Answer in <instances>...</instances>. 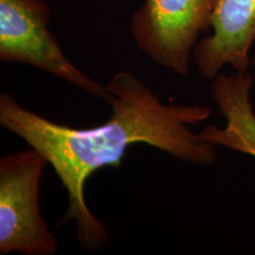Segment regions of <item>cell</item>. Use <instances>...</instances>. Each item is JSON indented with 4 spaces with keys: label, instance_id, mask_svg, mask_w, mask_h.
I'll return each instance as SVG.
<instances>
[{
    "label": "cell",
    "instance_id": "obj_4",
    "mask_svg": "<svg viewBox=\"0 0 255 255\" xmlns=\"http://www.w3.org/2000/svg\"><path fill=\"white\" fill-rule=\"evenodd\" d=\"M216 4L218 0H145L130 24L136 45L154 63L184 77L199 34L210 28Z\"/></svg>",
    "mask_w": 255,
    "mask_h": 255
},
{
    "label": "cell",
    "instance_id": "obj_5",
    "mask_svg": "<svg viewBox=\"0 0 255 255\" xmlns=\"http://www.w3.org/2000/svg\"><path fill=\"white\" fill-rule=\"evenodd\" d=\"M210 28L213 33L193 51L201 75L213 81L226 65L237 73L247 72L248 53L255 40V0H218Z\"/></svg>",
    "mask_w": 255,
    "mask_h": 255
},
{
    "label": "cell",
    "instance_id": "obj_6",
    "mask_svg": "<svg viewBox=\"0 0 255 255\" xmlns=\"http://www.w3.org/2000/svg\"><path fill=\"white\" fill-rule=\"evenodd\" d=\"M253 79L247 72L213 79L210 92L226 119V127L208 126L201 131L207 141L255 158V113L251 101Z\"/></svg>",
    "mask_w": 255,
    "mask_h": 255
},
{
    "label": "cell",
    "instance_id": "obj_3",
    "mask_svg": "<svg viewBox=\"0 0 255 255\" xmlns=\"http://www.w3.org/2000/svg\"><path fill=\"white\" fill-rule=\"evenodd\" d=\"M50 18L43 0H0V60L33 66L108 101L107 87L89 78L64 55L47 26Z\"/></svg>",
    "mask_w": 255,
    "mask_h": 255
},
{
    "label": "cell",
    "instance_id": "obj_2",
    "mask_svg": "<svg viewBox=\"0 0 255 255\" xmlns=\"http://www.w3.org/2000/svg\"><path fill=\"white\" fill-rule=\"evenodd\" d=\"M46 158L27 148L0 158V254L53 255L57 239L39 207Z\"/></svg>",
    "mask_w": 255,
    "mask_h": 255
},
{
    "label": "cell",
    "instance_id": "obj_7",
    "mask_svg": "<svg viewBox=\"0 0 255 255\" xmlns=\"http://www.w3.org/2000/svg\"><path fill=\"white\" fill-rule=\"evenodd\" d=\"M253 65L255 66V57H254V59H253Z\"/></svg>",
    "mask_w": 255,
    "mask_h": 255
},
{
    "label": "cell",
    "instance_id": "obj_1",
    "mask_svg": "<svg viewBox=\"0 0 255 255\" xmlns=\"http://www.w3.org/2000/svg\"><path fill=\"white\" fill-rule=\"evenodd\" d=\"M105 87L111 116L85 129L53 122L25 109L13 96L0 95L1 127L39 151L68 193V208L58 227L73 220L78 244L91 252L104 250L110 234L89 209L85 182L98 169L120 167L130 145L144 143L199 167L218 159L216 145L190 129L208 119V107L163 104L144 81L129 71L116 72Z\"/></svg>",
    "mask_w": 255,
    "mask_h": 255
}]
</instances>
